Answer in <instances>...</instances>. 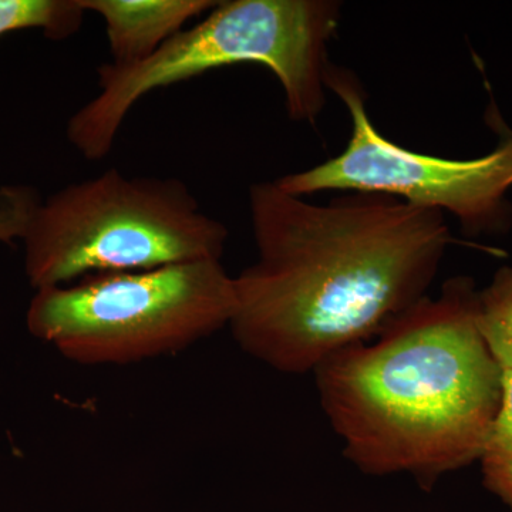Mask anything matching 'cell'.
<instances>
[{"instance_id":"6da1fadb","label":"cell","mask_w":512,"mask_h":512,"mask_svg":"<svg viewBox=\"0 0 512 512\" xmlns=\"http://www.w3.org/2000/svg\"><path fill=\"white\" fill-rule=\"evenodd\" d=\"M248 204L256 259L234 276L228 328L286 375L379 336L429 296L454 242L444 214L387 195L316 204L265 181L251 185Z\"/></svg>"},{"instance_id":"7a4b0ae2","label":"cell","mask_w":512,"mask_h":512,"mask_svg":"<svg viewBox=\"0 0 512 512\" xmlns=\"http://www.w3.org/2000/svg\"><path fill=\"white\" fill-rule=\"evenodd\" d=\"M478 291L448 279L369 342L312 373L343 456L366 476L406 474L430 491L478 461L503 394V370L477 325Z\"/></svg>"},{"instance_id":"3957f363","label":"cell","mask_w":512,"mask_h":512,"mask_svg":"<svg viewBox=\"0 0 512 512\" xmlns=\"http://www.w3.org/2000/svg\"><path fill=\"white\" fill-rule=\"evenodd\" d=\"M340 19L335 0H222L144 62L101 64L100 93L73 114L67 138L87 160H103L148 93L237 64L266 67L284 90L289 119L313 126L325 109L328 47Z\"/></svg>"},{"instance_id":"277c9868","label":"cell","mask_w":512,"mask_h":512,"mask_svg":"<svg viewBox=\"0 0 512 512\" xmlns=\"http://www.w3.org/2000/svg\"><path fill=\"white\" fill-rule=\"evenodd\" d=\"M228 237L180 178L110 168L40 201L22 241L37 291L93 275L221 261Z\"/></svg>"},{"instance_id":"5b68a950","label":"cell","mask_w":512,"mask_h":512,"mask_svg":"<svg viewBox=\"0 0 512 512\" xmlns=\"http://www.w3.org/2000/svg\"><path fill=\"white\" fill-rule=\"evenodd\" d=\"M234 311V276L208 259L37 289L26 325L70 362L128 365L190 348Z\"/></svg>"},{"instance_id":"8992f818","label":"cell","mask_w":512,"mask_h":512,"mask_svg":"<svg viewBox=\"0 0 512 512\" xmlns=\"http://www.w3.org/2000/svg\"><path fill=\"white\" fill-rule=\"evenodd\" d=\"M326 89L349 111L348 146L325 163L278 178L281 190L306 198L326 191L387 195L453 215L470 237L511 228L512 130L494 103L485 120L498 136L497 147L483 157L453 160L416 153L384 137L370 119L362 83L346 67L329 64Z\"/></svg>"},{"instance_id":"52a82bcc","label":"cell","mask_w":512,"mask_h":512,"mask_svg":"<svg viewBox=\"0 0 512 512\" xmlns=\"http://www.w3.org/2000/svg\"><path fill=\"white\" fill-rule=\"evenodd\" d=\"M87 12L106 23L113 64L144 62L168 40L184 30L191 19L207 15L214 0H79Z\"/></svg>"},{"instance_id":"ba28073f","label":"cell","mask_w":512,"mask_h":512,"mask_svg":"<svg viewBox=\"0 0 512 512\" xmlns=\"http://www.w3.org/2000/svg\"><path fill=\"white\" fill-rule=\"evenodd\" d=\"M84 16L79 0H0V36L39 29L60 42L82 29Z\"/></svg>"},{"instance_id":"9c48e42d","label":"cell","mask_w":512,"mask_h":512,"mask_svg":"<svg viewBox=\"0 0 512 512\" xmlns=\"http://www.w3.org/2000/svg\"><path fill=\"white\" fill-rule=\"evenodd\" d=\"M478 461L484 487L512 512V370H503L500 409Z\"/></svg>"},{"instance_id":"30bf717a","label":"cell","mask_w":512,"mask_h":512,"mask_svg":"<svg viewBox=\"0 0 512 512\" xmlns=\"http://www.w3.org/2000/svg\"><path fill=\"white\" fill-rule=\"evenodd\" d=\"M477 325L501 370H512V266H504L478 292Z\"/></svg>"}]
</instances>
